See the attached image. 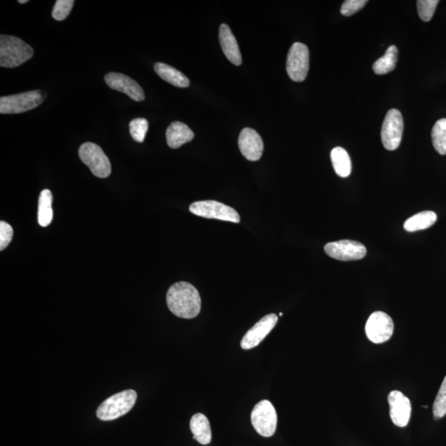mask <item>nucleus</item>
Instances as JSON below:
<instances>
[{
	"label": "nucleus",
	"instance_id": "aec40b11",
	"mask_svg": "<svg viewBox=\"0 0 446 446\" xmlns=\"http://www.w3.org/2000/svg\"><path fill=\"white\" fill-rule=\"evenodd\" d=\"M53 196L49 189L42 190L39 201H38V223L41 227H48L53 222Z\"/></svg>",
	"mask_w": 446,
	"mask_h": 446
},
{
	"label": "nucleus",
	"instance_id": "2eb2a0df",
	"mask_svg": "<svg viewBox=\"0 0 446 446\" xmlns=\"http://www.w3.org/2000/svg\"><path fill=\"white\" fill-rule=\"evenodd\" d=\"M238 146L241 154L250 161L260 160L264 151V143L261 136L257 131L249 127H245L241 131L238 138Z\"/></svg>",
	"mask_w": 446,
	"mask_h": 446
},
{
	"label": "nucleus",
	"instance_id": "6ab92c4d",
	"mask_svg": "<svg viewBox=\"0 0 446 446\" xmlns=\"http://www.w3.org/2000/svg\"><path fill=\"white\" fill-rule=\"evenodd\" d=\"M190 429L194 440L202 445H208L211 443L212 431L210 420L205 415L197 414L190 420Z\"/></svg>",
	"mask_w": 446,
	"mask_h": 446
},
{
	"label": "nucleus",
	"instance_id": "c85d7f7f",
	"mask_svg": "<svg viewBox=\"0 0 446 446\" xmlns=\"http://www.w3.org/2000/svg\"><path fill=\"white\" fill-rule=\"evenodd\" d=\"M367 3V0H346L342 4L341 14L346 17L353 15L363 8Z\"/></svg>",
	"mask_w": 446,
	"mask_h": 446
},
{
	"label": "nucleus",
	"instance_id": "dca6fc26",
	"mask_svg": "<svg viewBox=\"0 0 446 446\" xmlns=\"http://www.w3.org/2000/svg\"><path fill=\"white\" fill-rule=\"evenodd\" d=\"M219 41L225 56L233 65L240 66L242 63L241 54L236 37L227 24H222L219 28Z\"/></svg>",
	"mask_w": 446,
	"mask_h": 446
},
{
	"label": "nucleus",
	"instance_id": "bb28decb",
	"mask_svg": "<svg viewBox=\"0 0 446 446\" xmlns=\"http://www.w3.org/2000/svg\"><path fill=\"white\" fill-rule=\"evenodd\" d=\"M418 11L420 19L424 22H429L432 19L436 11L438 0H418Z\"/></svg>",
	"mask_w": 446,
	"mask_h": 446
},
{
	"label": "nucleus",
	"instance_id": "f8f14e48",
	"mask_svg": "<svg viewBox=\"0 0 446 446\" xmlns=\"http://www.w3.org/2000/svg\"><path fill=\"white\" fill-rule=\"evenodd\" d=\"M278 322V316L274 313L261 318L242 338L241 346L243 350H250L257 347L273 330Z\"/></svg>",
	"mask_w": 446,
	"mask_h": 446
},
{
	"label": "nucleus",
	"instance_id": "6e6552de",
	"mask_svg": "<svg viewBox=\"0 0 446 446\" xmlns=\"http://www.w3.org/2000/svg\"><path fill=\"white\" fill-rule=\"evenodd\" d=\"M277 413L270 401L263 400L254 406L252 413V423L258 434L264 437L273 436L277 428Z\"/></svg>",
	"mask_w": 446,
	"mask_h": 446
},
{
	"label": "nucleus",
	"instance_id": "7ed1b4c3",
	"mask_svg": "<svg viewBox=\"0 0 446 446\" xmlns=\"http://www.w3.org/2000/svg\"><path fill=\"white\" fill-rule=\"evenodd\" d=\"M137 398L138 393L133 389L113 395L101 403L96 413L97 418L108 422L124 416L133 409Z\"/></svg>",
	"mask_w": 446,
	"mask_h": 446
},
{
	"label": "nucleus",
	"instance_id": "cd10ccee",
	"mask_svg": "<svg viewBox=\"0 0 446 446\" xmlns=\"http://www.w3.org/2000/svg\"><path fill=\"white\" fill-rule=\"evenodd\" d=\"M73 0H57L53 8V17L57 21L65 20L74 6Z\"/></svg>",
	"mask_w": 446,
	"mask_h": 446
},
{
	"label": "nucleus",
	"instance_id": "39448f33",
	"mask_svg": "<svg viewBox=\"0 0 446 446\" xmlns=\"http://www.w3.org/2000/svg\"><path fill=\"white\" fill-rule=\"evenodd\" d=\"M44 93L28 91L19 95L0 97V113L2 114L22 113L30 111L44 103Z\"/></svg>",
	"mask_w": 446,
	"mask_h": 446
},
{
	"label": "nucleus",
	"instance_id": "f257e3e1",
	"mask_svg": "<svg viewBox=\"0 0 446 446\" xmlns=\"http://www.w3.org/2000/svg\"><path fill=\"white\" fill-rule=\"evenodd\" d=\"M167 303L176 317L192 319L201 311V297L196 288L187 282H178L169 288Z\"/></svg>",
	"mask_w": 446,
	"mask_h": 446
},
{
	"label": "nucleus",
	"instance_id": "f3484780",
	"mask_svg": "<svg viewBox=\"0 0 446 446\" xmlns=\"http://www.w3.org/2000/svg\"><path fill=\"white\" fill-rule=\"evenodd\" d=\"M194 138V131L184 122H174L167 130V144L172 149L180 148L185 143L192 141Z\"/></svg>",
	"mask_w": 446,
	"mask_h": 446
},
{
	"label": "nucleus",
	"instance_id": "5701e85b",
	"mask_svg": "<svg viewBox=\"0 0 446 446\" xmlns=\"http://www.w3.org/2000/svg\"><path fill=\"white\" fill-rule=\"evenodd\" d=\"M398 50L396 46H390L383 57L373 63V70L376 75H386L393 71L396 67Z\"/></svg>",
	"mask_w": 446,
	"mask_h": 446
},
{
	"label": "nucleus",
	"instance_id": "4be33fe9",
	"mask_svg": "<svg viewBox=\"0 0 446 446\" xmlns=\"http://www.w3.org/2000/svg\"><path fill=\"white\" fill-rule=\"evenodd\" d=\"M437 220L436 212L432 211L420 212L407 219L405 223L407 232H414L425 230L434 225Z\"/></svg>",
	"mask_w": 446,
	"mask_h": 446
},
{
	"label": "nucleus",
	"instance_id": "20e7f679",
	"mask_svg": "<svg viewBox=\"0 0 446 446\" xmlns=\"http://www.w3.org/2000/svg\"><path fill=\"white\" fill-rule=\"evenodd\" d=\"M79 156L96 177L107 178L112 171L111 163L100 146L95 143H84L79 149Z\"/></svg>",
	"mask_w": 446,
	"mask_h": 446
},
{
	"label": "nucleus",
	"instance_id": "9d476101",
	"mask_svg": "<svg viewBox=\"0 0 446 446\" xmlns=\"http://www.w3.org/2000/svg\"><path fill=\"white\" fill-rule=\"evenodd\" d=\"M393 322L388 314L375 312L371 314L365 325V333L369 341L375 344L388 342L393 333Z\"/></svg>",
	"mask_w": 446,
	"mask_h": 446
},
{
	"label": "nucleus",
	"instance_id": "412c9836",
	"mask_svg": "<svg viewBox=\"0 0 446 446\" xmlns=\"http://www.w3.org/2000/svg\"><path fill=\"white\" fill-rule=\"evenodd\" d=\"M331 160L334 171L340 177L346 178L351 173V160L349 154L342 147H335L331 152Z\"/></svg>",
	"mask_w": 446,
	"mask_h": 446
},
{
	"label": "nucleus",
	"instance_id": "c756f323",
	"mask_svg": "<svg viewBox=\"0 0 446 446\" xmlns=\"http://www.w3.org/2000/svg\"><path fill=\"white\" fill-rule=\"evenodd\" d=\"M12 236H14V230L10 225L1 221L0 222V250L6 249L10 244Z\"/></svg>",
	"mask_w": 446,
	"mask_h": 446
},
{
	"label": "nucleus",
	"instance_id": "4468645a",
	"mask_svg": "<svg viewBox=\"0 0 446 446\" xmlns=\"http://www.w3.org/2000/svg\"><path fill=\"white\" fill-rule=\"evenodd\" d=\"M390 418L394 425L399 427H405L411 418V406L409 398H407L400 391H392L389 395Z\"/></svg>",
	"mask_w": 446,
	"mask_h": 446
},
{
	"label": "nucleus",
	"instance_id": "f03ea898",
	"mask_svg": "<svg viewBox=\"0 0 446 446\" xmlns=\"http://www.w3.org/2000/svg\"><path fill=\"white\" fill-rule=\"evenodd\" d=\"M33 49L20 38L0 36V66L15 68L23 65L33 57Z\"/></svg>",
	"mask_w": 446,
	"mask_h": 446
},
{
	"label": "nucleus",
	"instance_id": "0eeeda50",
	"mask_svg": "<svg viewBox=\"0 0 446 446\" xmlns=\"http://www.w3.org/2000/svg\"><path fill=\"white\" fill-rule=\"evenodd\" d=\"M286 69L292 82H304L309 70V50L307 46L301 42L292 44L288 54Z\"/></svg>",
	"mask_w": 446,
	"mask_h": 446
},
{
	"label": "nucleus",
	"instance_id": "423d86ee",
	"mask_svg": "<svg viewBox=\"0 0 446 446\" xmlns=\"http://www.w3.org/2000/svg\"><path fill=\"white\" fill-rule=\"evenodd\" d=\"M189 210L193 214L205 219H214L227 222L240 223L238 212L231 207L214 201H198L192 203Z\"/></svg>",
	"mask_w": 446,
	"mask_h": 446
},
{
	"label": "nucleus",
	"instance_id": "ddd939ff",
	"mask_svg": "<svg viewBox=\"0 0 446 446\" xmlns=\"http://www.w3.org/2000/svg\"><path fill=\"white\" fill-rule=\"evenodd\" d=\"M104 80L109 88L126 93L131 100L141 102L145 100V93L138 82L123 74L110 72L105 75Z\"/></svg>",
	"mask_w": 446,
	"mask_h": 446
},
{
	"label": "nucleus",
	"instance_id": "a878e982",
	"mask_svg": "<svg viewBox=\"0 0 446 446\" xmlns=\"http://www.w3.org/2000/svg\"><path fill=\"white\" fill-rule=\"evenodd\" d=\"M433 415L435 420L443 418L446 415V376L433 405Z\"/></svg>",
	"mask_w": 446,
	"mask_h": 446
},
{
	"label": "nucleus",
	"instance_id": "a211bd4d",
	"mask_svg": "<svg viewBox=\"0 0 446 446\" xmlns=\"http://www.w3.org/2000/svg\"><path fill=\"white\" fill-rule=\"evenodd\" d=\"M154 69L156 73L160 77L172 86L178 88H187L189 86L190 82L188 77L180 71L176 69L167 64L157 62L155 64Z\"/></svg>",
	"mask_w": 446,
	"mask_h": 446
},
{
	"label": "nucleus",
	"instance_id": "9b49d317",
	"mask_svg": "<svg viewBox=\"0 0 446 446\" xmlns=\"http://www.w3.org/2000/svg\"><path fill=\"white\" fill-rule=\"evenodd\" d=\"M324 250L327 256L342 261L361 260L366 254V248L363 244L351 240L330 242Z\"/></svg>",
	"mask_w": 446,
	"mask_h": 446
},
{
	"label": "nucleus",
	"instance_id": "7c9ffc66",
	"mask_svg": "<svg viewBox=\"0 0 446 446\" xmlns=\"http://www.w3.org/2000/svg\"><path fill=\"white\" fill-rule=\"evenodd\" d=\"M19 3H28V0H19L18 1Z\"/></svg>",
	"mask_w": 446,
	"mask_h": 446
},
{
	"label": "nucleus",
	"instance_id": "393cba45",
	"mask_svg": "<svg viewBox=\"0 0 446 446\" xmlns=\"http://www.w3.org/2000/svg\"><path fill=\"white\" fill-rule=\"evenodd\" d=\"M148 122L146 118H138L131 120L129 124V130L131 138L134 141L142 143L145 140L148 131Z\"/></svg>",
	"mask_w": 446,
	"mask_h": 446
},
{
	"label": "nucleus",
	"instance_id": "b1692460",
	"mask_svg": "<svg viewBox=\"0 0 446 446\" xmlns=\"http://www.w3.org/2000/svg\"><path fill=\"white\" fill-rule=\"evenodd\" d=\"M433 146L440 155H446V118L440 119L431 131Z\"/></svg>",
	"mask_w": 446,
	"mask_h": 446
},
{
	"label": "nucleus",
	"instance_id": "1a4fd4ad",
	"mask_svg": "<svg viewBox=\"0 0 446 446\" xmlns=\"http://www.w3.org/2000/svg\"><path fill=\"white\" fill-rule=\"evenodd\" d=\"M403 118L398 109H390L387 113L382 125L381 139L383 145L389 151H394L400 146L403 133Z\"/></svg>",
	"mask_w": 446,
	"mask_h": 446
}]
</instances>
